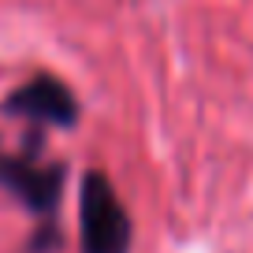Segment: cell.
I'll use <instances>...</instances> for the list:
<instances>
[{"label":"cell","mask_w":253,"mask_h":253,"mask_svg":"<svg viewBox=\"0 0 253 253\" xmlns=\"http://www.w3.org/2000/svg\"><path fill=\"white\" fill-rule=\"evenodd\" d=\"M8 112L26 119H38V123H52V126H71L75 123V97L71 89L63 86L52 75H38L26 86H19L8 97Z\"/></svg>","instance_id":"7a4b0ae2"},{"label":"cell","mask_w":253,"mask_h":253,"mask_svg":"<svg viewBox=\"0 0 253 253\" xmlns=\"http://www.w3.org/2000/svg\"><path fill=\"white\" fill-rule=\"evenodd\" d=\"M60 179H63L60 168H41V164H26V160H0V182L8 190H15L34 212H48L56 205Z\"/></svg>","instance_id":"3957f363"},{"label":"cell","mask_w":253,"mask_h":253,"mask_svg":"<svg viewBox=\"0 0 253 253\" xmlns=\"http://www.w3.org/2000/svg\"><path fill=\"white\" fill-rule=\"evenodd\" d=\"M130 220L123 201L104 175H86L82 182V253H126Z\"/></svg>","instance_id":"6da1fadb"}]
</instances>
